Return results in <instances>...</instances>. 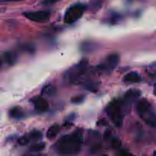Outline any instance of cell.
Returning a JSON list of instances; mask_svg holds the SVG:
<instances>
[{
  "label": "cell",
  "mask_w": 156,
  "mask_h": 156,
  "mask_svg": "<svg viewBox=\"0 0 156 156\" xmlns=\"http://www.w3.org/2000/svg\"><path fill=\"white\" fill-rule=\"evenodd\" d=\"M82 143V133L77 132L61 137L55 145V149L61 155H73L81 150Z\"/></svg>",
  "instance_id": "cell-1"
},
{
  "label": "cell",
  "mask_w": 156,
  "mask_h": 156,
  "mask_svg": "<svg viewBox=\"0 0 156 156\" xmlns=\"http://www.w3.org/2000/svg\"><path fill=\"white\" fill-rule=\"evenodd\" d=\"M108 117L115 126L120 127L123 125L124 113L121 107V103L119 101H114L108 105L106 109Z\"/></svg>",
  "instance_id": "cell-2"
},
{
  "label": "cell",
  "mask_w": 156,
  "mask_h": 156,
  "mask_svg": "<svg viewBox=\"0 0 156 156\" xmlns=\"http://www.w3.org/2000/svg\"><path fill=\"white\" fill-rule=\"evenodd\" d=\"M88 62L85 60L81 61L72 67L66 73V79L71 83H78L82 80L84 74L87 69Z\"/></svg>",
  "instance_id": "cell-3"
},
{
  "label": "cell",
  "mask_w": 156,
  "mask_h": 156,
  "mask_svg": "<svg viewBox=\"0 0 156 156\" xmlns=\"http://www.w3.org/2000/svg\"><path fill=\"white\" fill-rule=\"evenodd\" d=\"M85 6L82 4H76L67 9L64 17V21L67 24H73L82 18Z\"/></svg>",
  "instance_id": "cell-4"
},
{
  "label": "cell",
  "mask_w": 156,
  "mask_h": 156,
  "mask_svg": "<svg viewBox=\"0 0 156 156\" xmlns=\"http://www.w3.org/2000/svg\"><path fill=\"white\" fill-rule=\"evenodd\" d=\"M140 94L141 92L137 89H130L126 93L122 101H120L124 114L129 113L133 105L140 97Z\"/></svg>",
  "instance_id": "cell-5"
},
{
  "label": "cell",
  "mask_w": 156,
  "mask_h": 156,
  "mask_svg": "<svg viewBox=\"0 0 156 156\" xmlns=\"http://www.w3.org/2000/svg\"><path fill=\"white\" fill-rule=\"evenodd\" d=\"M119 62H120L119 55L117 53H112L106 58L103 63L100 64L98 66V69L99 71L104 73H109L110 72L113 71L117 66Z\"/></svg>",
  "instance_id": "cell-6"
},
{
  "label": "cell",
  "mask_w": 156,
  "mask_h": 156,
  "mask_svg": "<svg viewBox=\"0 0 156 156\" xmlns=\"http://www.w3.org/2000/svg\"><path fill=\"white\" fill-rule=\"evenodd\" d=\"M25 18L34 22H44L50 18V14L47 11H37V12H28L23 14Z\"/></svg>",
  "instance_id": "cell-7"
},
{
  "label": "cell",
  "mask_w": 156,
  "mask_h": 156,
  "mask_svg": "<svg viewBox=\"0 0 156 156\" xmlns=\"http://www.w3.org/2000/svg\"><path fill=\"white\" fill-rule=\"evenodd\" d=\"M152 110V105L147 99L143 98L138 101L136 105V111L140 117H143Z\"/></svg>",
  "instance_id": "cell-8"
},
{
  "label": "cell",
  "mask_w": 156,
  "mask_h": 156,
  "mask_svg": "<svg viewBox=\"0 0 156 156\" xmlns=\"http://www.w3.org/2000/svg\"><path fill=\"white\" fill-rule=\"evenodd\" d=\"M30 101L34 105L35 109L39 112H44L48 109L49 105L47 100L42 97H35L30 100Z\"/></svg>",
  "instance_id": "cell-9"
},
{
  "label": "cell",
  "mask_w": 156,
  "mask_h": 156,
  "mask_svg": "<svg viewBox=\"0 0 156 156\" xmlns=\"http://www.w3.org/2000/svg\"><path fill=\"white\" fill-rule=\"evenodd\" d=\"M141 80V76L136 72H131L126 74L123 78V81L126 82H133V83H136V82H139Z\"/></svg>",
  "instance_id": "cell-10"
},
{
  "label": "cell",
  "mask_w": 156,
  "mask_h": 156,
  "mask_svg": "<svg viewBox=\"0 0 156 156\" xmlns=\"http://www.w3.org/2000/svg\"><path fill=\"white\" fill-rule=\"evenodd\" d=\"M3 59L5 62L9 65H13L17 60V54L16 53L12 51L5 52L3 55Z\"/></svg>",
  "instance_id": "cell-11"
},
{
  "label": "cell",
  "mask_w": 156,
  "mask_h": 156,
  "mask_svg": "<svg viewBox=\"0 0 156 156\" xmlns=\"http://www.w3.org/2000/svg\"><path fill=\"white\" fill-rule=\"evenodd\" d=\"M9 115L12 118L19 120V119H21L22 117H24V113L21 108H18V107H15V108H12L10 110V111H9Z\"/></svg>",
  "instance_id": "cell-12"
},
{
  "label": "cell",
  "mask_w": 156,
  "mask_h": 156,
  "mask_svg": "<svg viewBox=\"0 0 156 156\" xmlns=\"http://www.w3.org/2000/svg\"><path fill=\"white\" fill-rule=\"evenodd\" d=\"M59 129H60V127L58 124H53L50 126L48 129L47 132V137L50 140H52V139L55 138V137L57 136V134L59 133Z\"/></svg>",
  "instance_id": "cell-13"
},
{
  "label": "cell",
  "mask_w": 156,
  "mask_h": 156,
  "mask_svg": "<svg viewBox=\"0 0 156 156\" xmlns=\"http://www.w3.org/2000/svg\"><path fill=\"white\" fill-rule=\"evenodd\" d=\"M26 136H27L29 143L30 142H36L41 140V137H42V134H41V133L40 131L34 130L30 132L29 134H27Z\"/></svg>",
  "instance_id": "cell-14"
},
{
  "label": "cell",
  "mask_w": 156,
  "mask_h": 156,
  "mask_svg": "<svg viewBox=\"0 0 156 156\" xmlns=\"http://www.w3.org/2000/svg\"><path fill=\"white\" fill-rule=\"evenodd\" d=\"M55 92H56V88L53 85H48L42 88L41 94H42V95L45 96H53L55 94Z\"/></svg>",
  "instance_id": "cell-15"
},
{
  "label": "cell",
  "mask_w": 156,
  "mask_h": 156,
  "mask_svg": "<svg viewBox=\"0 0 156 156\" xmlns=\"http://www.w3.org/2000/svg\"><path fill=\"white\" fill-rule=\"evenodd\" d=\"M44 148H45V143H40L32 145L30 147V149H29V150L32 152H37L42 151Z\"/></svg>",
  "instance_id": "cell-16"
},
{
  "label": "cell",
  "mask_w": 156,
  "mask_h": 156,
  "mask_svg": "<svg viewBox=\"0 0 156 156\" xmlns=\"http://www.w3.org/2000/svg\"><path fill=\"white\" fill-rule=\"evenodd\" d=\"M95 47L96 45H94L93 43H84L83 45H82V50L84 52H91Z\"/></svg>",
  "instance_id": "cell-17"
},
{
  "label": "cell",
  "mask_w": 156,
  "mask_h": 156,
  "mask_svg": "<svg viewBox=\"0 0 156 156\" xmlns=\"http://www.w3.org/2000/svg\"><path fill=\"white\" fill-rule=\"evenodd\" d=\"M146 72L150 76H156V64H151L147 67Z\"/></svg>",
  "instance_id": "cell-18"
},
{
  "label": "cell",
  "mask_w": 156,
  "mask_h": 156,
  "mask_svg": "<svg viewBox=\"0 0 156 156\" xmlns=\"http://www.w3.org/2000/svg\"><path fill=\"white\" fill-rule=\"evenodd\" d=\"M111 145H112V147L114 148V149H118V148L120 147L121 143H120L119 139L113 138L112 140H111Z\"/></svg>",
  "instance_id": "cell-19"
},
{
  "label": "cell",
  "mask_w": 156,
  "mask_h": 156,
  "mask_svg": "<svg viewBox=\"0 0 156 156\" xmlns=\"http://www.w3.org/2000/svg\"><path fill=\"white\" fill-rule=\"evenodd\" d=\"M83 100H84V97H81V96H79V97H76V98H74L72 99L73 102V103H75V104L81 103V102L83 101Z\"/></svg>",
  "instance_id": "cell-20"
},
{
  "label": "cell",
  "mask_w": 156,
  "mask_h": 156,
  "mask_svg": "<svg viewBox=\"0 0 156 156\" xmlns=\"http://www.w3.org/2000/svg\"><path fill=\"white\" fill-rule=\"evenodd\" d=\"M58 1H59V0H44V1L42 2V4L43 5H52V4H53V3L57 2Z\"/></svg>",
  "instance_id": "cell-21"
},
{
  "label": "cell",
  "mask_w": 156,
  "mask_h": 156,
  "mask_svg": "<svg viewBox=\"0 0 156 156\" xmlns=\"http://www.w3.org/2000/svg\"><path fill=\"white\" fill-rule=\"evenodd\" d=\"M111 137V133L110 132V131H106V133H105V135H104V139H105V140H109L110 138Z\"/></svg>",
  "instance_id": "cell-22"
},
{
  "label": "cell",
  "mask_w": 156,
  "mask_h": 156,
  "mask_svg": "<svg viewBox=\"0 0 156 156\" xmlns=\"http://www.w3.org/2000/svg\"><path fill=\"white\" fill-rule=\"evenodd\" d=\"M22 1V0H2V2H18Z\"/></svg>",
  "instance_id": "cell-23"
},
{
  "label": "cell",
  "mask_w": 156,
  "mask_h": 156,
  "mask_svg": "<svg viewBox=\"0 0 156 156\" xmlns=\"http://www.w3.org/2000/svg\"><path fill=\"white\" fill-rule=\"evenodd\" d=\"M154 94L156 96V83L154 85Z\"/></svg>",
  "instance_id": "cell-24"
},
{
  "label": "cell",
  "mask_w": 156,
  "mask_h": 156,
  "mask_svg": "<svg viewBox=\"0 0 156 156\" xmlns=\"http://www.w3.org/2000/svg\"><path fill=\"white\" fill-rule=\"evenodd\" d=\"M120 155H129V153H128V152H120Z\"/></svg>",
  "instance_id": "cell-25"
},
{
  "label": "cell",
  "mask_w": 156,
  "mask_h": 156,
  "mask_svg": "<svg viewBox=\"0 0 156 156\" xmlns=\"http://www.w3.org/2000/svg\"><path fill=\"white\" fill-rule=\"evenodd\" d=\"M154 155H156V152H155V153H154Z\"/></svg>",
  "instance_id": "cell-26"
}]
</instances>
